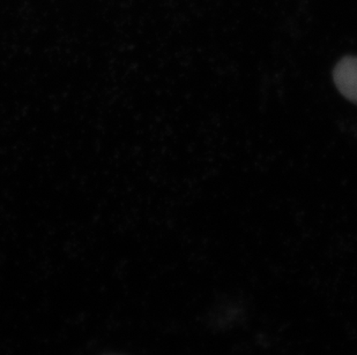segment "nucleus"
<instances>
[{"instance_id":"nucleus-1","label":"nucleus","mask_w":357,"mask_h":355,"mask_svg":"<svg viewBox=\"0 0 357 355\" xmlns=\"http://www.w3.org/2000/svg\"><path fill=\"white\" fill-rule=\"evenodd\" d=\"M333 81L339 93L357 105V56L344 57L335 65Z\"/></svg>"}]
</instances>
